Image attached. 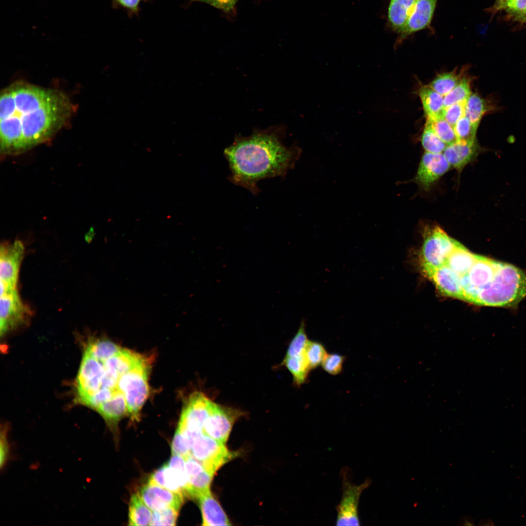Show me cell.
I'll return each instance as SVG.
<instances>
[{
    "instance_id": "35",
    "label": "cell",
    "mask_w": 526,
    "mask_h": 526,
    "mask_svg": "<svg viewBox=\"0 0 526 526\" xmlns=\"http://www.w3.org/2000/svg\"><path fill=\"white\" fill-rule=\"evenodd\" d=\"M309 339L305 330V323L302 320L297 332L290 341L285 357H293L304 353Z\"/></svg>"
},
{
    "instance_id": "23",
    "label": "cell",
    "mask_w": 526,
    "mask_h": 526,
    "mask_svg": "<svg viewBox=\"0 0 526 526\" xmlns=\"http://www.w3.org/2000/svg\"><path fill=\"white\" fill-rule=\"evenodd\" d=\"M427 118L442 117L444 96L429 86L422 87L418 93Z\"/></svg>"
},
{
    "instance_id": "6",
    "label": "cell",
    "mask_w": 526,
    "mask_h": 526,
    "mask_svg": "<svg viewBox=\"0 0 526 526\" xmlns=\"http://www.w3.org/2000/svg\"><path fill=\"white\" fill-rule=\"evenodd\" d=\"M340 475L342 485V494L339 503L336 507L337 526H359L358 504L363 491L371 484L369 479L362 483L354 484L351 479V474L348 468L342 469Z\"/></svg>"
},
{
    "instance_id": "39",
    "label": "cell",
    "mask_w": 526,
    "mask_h": 526,
    "mask_svg": "<svg viewBox=\"0 0 526 526\" xmlns=\"http://www.w3.org/2000/svg\"><path fill=\"white\" fill-rule=\"evenodd\" d=\"M465 104L466 103H458L445 107L442 117L454 127L457 121L465 115Z\"/></svg>"
},
{
    "instance_id": "28",
    "label": "cell",
    "mask_w": 526,
    "mask_h": 526,
    "mask_svg": "<svg viewBox=\"0 0 526 526\" xmlns=\"http://www.w3.org/2000/svg\"><path fill=\"white\" fill-rule=\"evenodd\" d=\"M121 349L107 339H91L84 351L96 359L103 361L113 356Z\"/></svg>"
},
{
    "instance_id": "4",
    "label": "cell",
    "mask_w": 526,
    "mask_h": 526,
    "mask_svg": "<svg viewBox=\"0 0 526 526\" xmlns=\"http://www.w3.org/2000/svg\"><path fill=\"white\" fill-rule=\"evenodd\" d=\"M149 362L147 358L119 377L117 389L124 395L128 413L132 419H137L140 410L146 400L149 388L148 375Z\"/></svg>"
},
{
    "instance_id": "16",
    "label": "cell",
    "mask_w": 526,
    "mask_h": 526,
    "mask_svg": "<svg viewBox=\"0 0 526 526\" xmlns=\"http://www.w3.org/2000/svg\"><path fill=\"white\" fill-rule=\"evenodd\" d=\"M185 459L188 477L186 497L197 499L202 494L210 490L214 475L191 455Z\"/></svg>"
},
{
    "instance_id": "12",
    "label": "cell",
    "mask_w": 526,
    "mask_h": 526,
    "mask_svg": "<svg viewBox=\"0 0 526 526\" xmlns=\"http://www.w3.org/2000/svg\"><path fill=\"white\" fill-rule=\"evenodd\" d=\"M214 402L200 392L193 393L184 408L178 426L202 434Z\"/></svg>"
},
{
    "instance_id": "18",
    "label": "cell",
    "mask_w": 526,
    "mask_h": 526,
    "mask_svg": "<svg viewBox=\"0 0 526 526\" xmlns=\"http://www.w3.org/2000/svg\"><path fill=\"white\" fill-rule=\"evenodd\" d=\"M480 149L476 140L472 142L456 141L447 145L443 154L451 166L461 172L467 165L475 159Z\"/></svg>"
},
{
    "instance_id": "26",
    "label": "cell",
    "mask_w": 526,
    "mask_h": 526,
    "mask_svg": "<svg viewBox=\"0 0 526 526\" xmlns=\"http://www.w3.org/2000/svg\"><path fill=\"white\" fill-rule=\"evenodd\" d=\"M282 364L292 375L295 384L300 387L307 381L311 369L304 353L293 357H284Z\"/></svg>"
},
{
    "instance_id": "36",
    "label": "cell",
    "mask_w": 526,
    "mask_h": 526,
    "mask_svg": "<svg viewBox=\"0 0 526 526\" xmlns=\"http://www.w3.org/2000/svg\"><path fill=\"white\" fill-rule=\"evenodd\" d=\"M477 128L478 126L472 124L465 115L463 116L453 127L457 141H475Z\"/></svg>"
},
{
    "instance_id": "40",
    "label": "cell",
    "mask_w": 526,
    "mask_h": 526,
    "mask_svg": "<svg viewBox=\"0 0 526 526\" xmlns=\"http://www.w3.org/2000/svg\"><path fill=\"white\" fill-rule=\"evenodd\" d=\"M8 425H1L0 432V465L1 469L5 467L10 455V448L8 440Z\"/></svg>"
},
{
    "instance_id": "21",
    "label": "cell",
    "mask_w": 526,
    "mask_h": 526,
    "mask_svg": "<svg viewBox=\"0 0 526 526\" xmlns=\"http://www.w3.org/2000/svg\"><path fill=\"white\" fill-rule=\"evenodd\" d=\"M96 411L103 417L110 429L113 431L119 421L128 413L124 394L119 390L116 391L111 399L100 405Z\"/></svg>"
},
{
    "instance_id": "15",
    "label": "cell",
    "mask_w": 526,
    "mask_h": 526,
    "mask_svg": "<svg viewBox=\"0 0 526 526\" xmlns=\"http://www.w3.org/2000/svg\"><path fill=\"white\" fill-rule=\"evenodd\" d=\"M438 0H416L406 23L398 33V43L413 34L430 27Z\"/></svg>"
},
{
    "instance_id": "27",
    "label": "cell",
    "mask_w": 526,
    "mask_h": 526,
    "mask_svg": "<svg viewBox=\"0 0 526 526\" xmlns=\"http://www.w3.org/2000/svg\"><path fill=\"white\" fill-rule=\"evenodd\" d=\"M199 436V434L178 426L171 443L172 455H178L185 458L190 455L193 443Z\"/></svg>"
},
{
    "instance_id": "22",
    "label": "cell",
    "mask_w": 526,
    "mask_h": 526,
    "mask_svg": "<svg viewBox=\"0 0 526 526\" xmlns=\"http://www.w3.org/2000/svg\"><path fill=\"white\" fill-rule=\"evenodd\" d=\"M417 0H390L388 9V23L398 34L406 23Z\"/></svg>"
},
{
    "instance_id": "31",
    "label": "cell",
    "mask_w": 526,
    "mask_h": 526,
    "mask_svg": "<svg viewBox=\"0 0 526 526\" xmlns=\"http://www.w3.org/2000/svg\"><path fill=\"white\" fill-rule=\"evenodd\" d=\"M429 124L437 135L447 145L456 142L457 138L453 127L442 117L427 118Z\"/></svg>"
},
{
    "instance_id": "9",
    "label": "cell",
    "mask_w": 526,
    "mask_h": 526,
    "mask_svg": "<svg viewBox=\"0 0 526 526\" xmlns=\"http://www.w3.org/2000/svg\"><path fill=\"white\" fill-rule=\"evenodd\" d=\"M148 483L159 486L186 497L188 477L185 458L178 455H172L167 464L151 475Z\"/></svg>"
},
{
    "instance_id": "33",
    "label": "cell",
    "mask_w": 526,
    "mask_h": 526,
    "mask_svg": "<svg viewBox=\"0 0 526 526\" xmlns=\"http://www.w3.org/2000/svg\"><path fill=\"white\" fill-rule=\"evenodd\" d=\"M471 94L469 81L463 77L457 86L444 96L445 108L458 103H466Z\"/></svg>"
},
{
    "instance_id": "17",
    "label": "cell",
    "mask_w": 526,
    "mask_h": 526,
    "mask_svg": "<svg viewBox=\"0 0 526 526\" xmlns=\"http://www.w3.org/2000/svg\"><path fill=\"white\" fill-rule=\"evenodd\" d=\"M443 295L464 300L462 277L445 264L427 274Z\"/></svg>"
},
{
    "instance_id": "8",
    "label": "cell",
    "mask_w": 526,
    "mask_h": 526,
    "mask_svg": "<svg viewBox=\"0 0 526 526\" xmlns=\"http://www.w3.org/2000/svg\"><path fill=\"white\" fill-rule=\"evenodd\" d=\"M24 246L19 241L3 243L0 249V295L17 289Z\"/></svg>"
},
{
    "instance_id": "13",
    "label": "cell",
    "mask_w": 526,
    "mask_h": 526,
    "mask_svg": "<svg viewBox=\"0 0 526 526\" xmlns=\"http://www.w3.org/2000/svg\"><path fill=\"white\" fill-rule=\"evenodd\" d=\"M451 165L442 153L425 152L413 179L421 188L428 190L450 169Z\"/></svg>"
},
{
    "instance_id": "2",
    "label": "cell",
    "mask_w": 526,
    "mask_h": 526,
    "mask_svg": "<svg viewBox=\"0 0 526 526\" xmlns=\"http://www.w3.org/2000/svg\"><path fill=\"white\" fill-rule=\"evenodd\" d=\"M285 133L284 127L279 125L255 129L248 136L236 135L224 151L229 165L230 182L256 195L260 192L259 181L276 177L284 178L295 168L301 153L296 144L285 146Z\"/></svg>"
},
{
    "instance_id": "25",
    "label": "cell",
    "mask_w": 526,
    "mask_h": 526,
    "mask_svg": "<svg viewBox=\"0 0 526 526\" xmlns=\"http://www.w3.org/2000/svg\"><path fill=\"white\" fill-rule=\"evenodd\" d=\"M152 514L151 509L144 502L138 492L132 495L129 509V526L150 525Z\"/></svg>"
},
{
    "instance_id": "14",
    "label": "cell",
    "mask_w": 526,
    "mask_h": 526,
    "mask_svg": "<svg viewBox=\"0 0 526 526\" xmlns=\"http://www.w3.org/2000/svg\"><path fill=\"white\" fill-rule=\"evenodd\" d=\"M146 505L153 511L169 507L180 509L183 503L184 496L159 486L147 483L138 491Z\"/></svg>"
},
{
    "instance_id": "34",
    "label": "cell",
    "mask_w": 526,
    "mask_h": 526,
    "mask_svg": "<svg viewBox=\"0 0 526 526\" xmlns=\"http://www.w3.org/2000/svg\"><path fill=\"white\" fill-rule=\"evenodd\" d=\"M327 354L326 349L321 342L308 340L304 355L311 370L321 365Z\"/></svg>"
},
{
    "instance_id": "7",
    "label": "cell",
    "mask_w": 526,
    "mask_h": 526,
    "mask_svg": "<svg viewBox=\"0 0 526 526\" xmlns=\"http://www.w3.org/2000/svg\"><path fill=\"white\" fill-rule=\"evenodd\" d=\"M190 455L214 475L224 465L236 457L238 453L230 451L225 444L203 433L194 441Z\"/></svg>"
},
{
    "instance_id": "11",
    "label": "cell",
    "mask_w": 526,
    "mask_h": 526,
    "mask_svg": "<svg viewBox=\"0 0 526 526\" xmlns=\"http://www.w3.org/2000/svg\"><path fill=\"white\" fill-rule=\"evenodd\" d=\"M244 414L239 410L214 402L204 424V433L225 444L234 423Z\"/></svg>"
},
{
    "instance_id": "3",
    "label": "cell",
    "mask_w": 526,
    "mask_h": 526,
    "mask_svg": "<svg viewBox=\"0 0 526 526\" xmlns=\"http://www.w3.org/2000/svg\"><path fill=\"white\" fill-rule=\"evenodd\" d=\"M464 301L496 305L505 302L515 285L514 265L477 255L468 272L462 277Z\"/></svg>"
},
{
    "instance_id": "20",
    "label": "cell",
    "mask_w": 526,
    "mask_h": 526,
    "mask_svg": "<svg viewBox=\"0 0 526 526\" xmlns=\"http://www.w3.org/2000/svg\"><path fill=\"white\" fill-rule=\"evenodd\" d=\"M144 358L132 351L122 348L113 356L102 361L106 370L119 378L136 366Z\"/></svg>"
},
{
    "instance_id": "32",
    "label": "cell",
    "mask_w": 526,
    "mask_h": 526,
    "mask_svg": "<svg viewBox=\"0 0 526 526\" xmlns=\"http://www.w3.org/2000/svg\"><path fill=\"white\" fill-rule=\"evenodd\" d=\"M421 141L425 152H427L441 153L447 146L426 122L421 135Z\"/></svg>"
},
{
    "instance_id": "37",
    "label": "cell",
    "mask_w": 526,
    "mask_h": 526,
    "mask_svg": "<svg viewBox=\"0 0 526 526\" xmlns=\"http://www.w3.org/2000/svg\"><path fill=\"white\" fill-rule=\"evenodd\" d=\"M179 509L169 507L153 511L150 526H175Z\"/></svg>"
},
{
    "instance_id": "30",
    "label": "cell",
    "mask_w": 526,
    "mask_h": 526,
    "mask_svg": "<svg viewBox=\"0 0 526 526\" xmlns=\"http://www.w3.org/2000/svg\"><path fill=\"white\" fill-rule=\"evenodd\" d=\"M462 75L455 71L439 75L429 86L444 96L460 82L464 77Z\"/></svg>"
},
{
    "instance_id": "29",
    "label": "cell",
    "mask_w": 526,
    "mask_h": 526,
    "mask_svg": "<svg viewBox=\"0 0 526 526\" xmlns=\"http://www.w3.org/2000/svg\"><path fill=\"white\" fill-rule=\"evenodd\" d=\"M489 109L487 101L476 93L471 94L465 104V115L478 126L481 118Z\"/></svg>"
},
{
    "instance_id": "41",
    "label": "cell",
    "mask_w": 526,
    "mask_h": 526,
    "mask_svg": "<svg viewBox=\"0 0 526 526\" xmlns=\"http://www.w3.org/2000/svg\"><path fill=\"white\" fill-rule=\"evenodd\" d=\"M209 4L225 13L230 14L234 11L239 0H191Z\"/></svg>"
},
{
    "instance_id": "24",
    "label": "cell",
    "mask_w": 526,
    "mask_h": 526,
    "mask_svg": "<svg viewBox=\"0 0 526 526\" xmlns=\"http://www.w3.org/2000/svg\"><path fill=\"white\" fill-rule=\"evenodd\" d=\"M476 255L460 243L449 255L445 264L462 277L472 267Z\"/></svg>"
},
{
    "instance_id": "5",
    "label": "cell",
    "mask_w": 526,
    "mask_h": 526,
    "mask_svg": "<svg viewBox=\"0 0 526 526\" xmlns=\"http://www.w3.org/2000/svg\"><path fill=\"white\" fill-rule=\"evenodd\" d=\"M424 234L421 260L423 271L427 275L444 265L449 255L460 243L438 225L428 227Z\"/></svg>"
},
{
    "instance_id": "38",
    "label": "cell",
    "mask_w": 526,
    "mask_h": 526,
    "mask_svg": "<svg viewBox=\"0 0 526 526\" xmlns=\"http://www.w3.org/2000/svg\"><path fill=\"white\" fill-rule=\"evenodd\" d=\"M345 359L344 356L339 354L327 353L321 365L323 370L328 374L337 375L342 372Z\"/></svg>"
},
{
    "instance_id": "1",
    "label": "cell",
    "mask_w": 526,
    "mask_h": 526,
    "mask_svg": "<svg viewBox=\"0 0 526 526\" xmlns=\"http://www.w3.org/2000/svg\"><path fill=\"white\" fill-rule=\"evenodd\" d=\"M62 92L17 82L0 96V151L17 154L43 143L67 124L74 112Z\"/></svg>"
},
{
    "instance_id": "10",
    "label": "cell",
    "mask_w": 526,
    "mask_h": 526,
    "mask_svg": "<svg viewBox=\"0 0 526 526\" xmlns=\"http://www.w3.org/2000/svg\"><path fill=\"white\" fill-rule=\"evenodd\" d=\"M32 311L21 299L17 289L0 295V331L2 336L10 330L26 324Z\"/></svg>"
},
{
    "instance_id": "43",
    "label": "cell",
    "mask_w": 526,
    "mask_h": 526,
    "mask_svg": "<svg viewBox=\"0 0 526 526\" xmlns=\"http://www.w3.org/2000/svg\"><path fill=\"white\" fill-rule=\"evenodd\" d=\"M519 20H521L522 21H526V8L525 10L522 17H521V18H520V19Z\"/></svg>"
},
{
    "instance_id": "19",
    "label": "cell",
    "mask_w": 526,
    "mask_h": 526,
    "mask_svg": "<svg viewBox=\"0 0 526 526\" xmlns=\"http://www.w3.org/2000/svg\"><path fill=\"white\" fill-rule=\"evenodd\" d=\"M197 500L202 513L203 526L231 525L225 513L210 490L200 495Z\"/></svg>"
},
{
    "instance_id": "42",
    "label": "cell",
    "mask_w": 526,
    "mask_h": 526,
    "mask_svg": "<svg viewBox=\"0 0 526 526\" xmlns=\"http://www.w3.org/2000/svg\"><path fill=\"white\" fill-rule=\"evenodd\" d=\"M117 1L126 8L135 10L137 8L140 0H117Z\"/></svg>"
}]
</instances>
